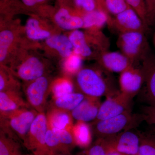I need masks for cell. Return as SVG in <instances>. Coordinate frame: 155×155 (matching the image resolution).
Returning <instances> with one entry per match:
<instances>
[{
	"instance_id": "obj_9",
	"label": "cell",
	"mask_w": 155,
	"mask_h": 155,
	"mask_svg": "<svg viewBox=\"0 0 155 155\" xmlns=\"http://www.w3.org/2000/svg\"><path fill=\"white\" fill-rule=\"evenodd\" d=\"M120 91L131 99L140 91L144 82L142 66L140 68L133 65L120 73Z\"/></svg>"
},
{
	"instance_id": "obj_27",
	"label": "cell",
	"mask_w": 155,
	"mask_h": 155,
	"mask_svg": "<svg viewBox=\"0 0 155 155\" xmlns=\"http://www.w3.org/2000/svg\"><path fill=\"white\" fill-rule=\"evenodd\" d=\"M45 140L47 147L50 152L71 155V152L62 144L48 125Z\"/></svg>"
},
{
	"instance_id": "obj_25",
	"label": "cell",
	"mask_w": 155,
	"mask_h": 155,
	"mask_svg": "<svg viewBox=\"0 0 155 155\" xmlns=\"http://www.w3.org/2000/svg\"><path fill=\"white\" fill-rule=\"evenodd\" d=\"M19 141L0 131V155H22Z\"/></svg>"
},
{
	"instance_id": "obj_11",
	"label": "cell",
	"mask_w": 155,
	"mask_h": 155,
	"mask_svg": "<svg viewBox=\"0 0 155 155\" xmlns=\"http://www.w3.org/2000/svg\"><path fill=\"white\" fill-rule=\"evenodd\" d=\"M45 72L43 63L37 57H31L19 64L15 73L17 77L28 82L44 76Z\"/></svg>"
},
{
	"instance_id": "obj_30",
	"label": "cell",
	"mask_w": 155,
	"mask_h": 155,
	"mask_svg": "<svg viewBox=\"0 0 155 155\" xmlns=\"http://www.w3.org/2000/svg\"><path fill=\"white\" fill-rule=\"evenodd\" d=\"M108 148L104 139H97L93 143L77 155H108Z\"/></svg>"
},
{
	"instance_id": "obj_40",
	"label": "cell",
	"mask_w": 155,
	"mask_h": 155,
	"mask_svg": "<svg viewBox=\"0 0 155 155\" xmlns=\"http://www.w3.org/2000/svg\"><path fill=\"white\" fill-rule=\"evenodd\" d=\"M32 1L37 4L38 5H40L44 4L47 1V0H32Z\"/></svg>"
},
{
	"instance_id": "obj_15",
	"label": "cell",
	"mask_w": 155,
	"mask_h": 155,
	"mask_svg": "<svg viewBox=\"0 0 155 155\" xmlns=\"http://www.w3.org/2000/svg\"><path fill=\"white\" fill-rule=\"evenodd\" d=\"M30 107L27 101L23 99L21 92L11 91L0 92V116Z\"/></svg>"
},
{
	"instance_id": "obj_17",
	"label": "cell",
	"mask_w": 155,
	"mask_h": 155,
	"mask_svg": "<svg viewBox=\"0 0 155 155\" xmlns=\"http://www.w3.org/2000/svg\"><path fill=\"white\" fill-rule=\"evenodd\" d=\"M48 125L53 128L71 130L73 127L71 112L54 108H48L46 114Z\"/></svg>"
},
{
	"instance_id": "obj_5",
	"label": "cell",
	"mask_w": 155,
	"mask_h": 155,
	"mask_svg": "<svg viewBox=\"0 0 155 155\" xmlns=\"http://www.w3.org/2000/svg\"><path fill=\"white\" fill-rule=\"evenodd\" d=\"M48 129L46 115L38 113L33 121L23 144L34 155L49 151L46 143V135Z\"/></svg>"
},
{
	"instance_id": "obj_12",
	"label": "cell",
	"mask_w": 155,
	"mask_h": 155,
	"mask_svg": "<svg viewBox=\"0 0 155 155\" xmlns=\"http://www.w3.org/2000/svg\"><path fill=\"white\" fill-rule=\"evenodd\" d=\"M54 15V20L61 28L73 31L84 27L83 19L75 10L72 11L69 7L62 5Z\"/></svg>"
},
{
	"instance_id": "obj_32",
	"label": "cell",
	"mask_w": 155,
	"mask_h": 155,
	"mask_svg": "<svg viewBox=\"0 0 155 155\" xmlns=\"http://www.w3.org/2000/svg\"><path fill=\"white\" fill-rule=\"evenodd\" d=\"M73 3L75 11L80 14L99 9L96 0H73Z\"/></svg>"
},
{
	"instance_id": "obj_37",
	"label": "cell",
	"mask_w": 155,
	"mask_h": 155,
	"mask_svg": "<svg viewBox=\"0 0 155 155\" xmlns=\"http://www.w3.org/2000/svg\"><path fill=\"white\" fill-rule=\"evenodd\" d=\"M96 1L97 3L99 9L100 10H102V11H105L106 13L109 14L107 11V8H106L105 0H96Z\"/></svg>"
},
{
	"instance_id": "obj_19",
	"label": "cell",
	"mask_w": 155,
	"mask_h": 155,
	"mask_svg": "<svg viewBox=\"0 0 155 155\" xmlns=\"http://www.w3.org/2000/svg\"><path fill=\"white\" fill-rule=\"evenodd\" d=\"M83 19L84 27L91 31H100L106 23L110 24L112 18L105 11L97 9L81 14Z\"/></svg>"
},
{
	"instance_id": "obj_16",
	"label": "cell",
	"mask_w": 155,
	"mask_h": 155,
	"mask_svg": "<svg viewBox=\"0 0 155 155\" xmlns=\"http://www.w3.org/2000/svg\"><path fill=\"white\" fill-rule=\"evenodd\" d=\"M143 62L144 97L149 105L155 106V59L146 57Z\"/></svg>"
},
{
	"instance_id": "obj_35",
	"label": "cell",
	"mask_w": 155,
	"mask_h": 155,
	"mask_svg": "<svg viewBox=\"0 0 155 155\" xmlns=\"http://www.w3.org/2000/svg\"><path fill=\"white\" fill-rule=\"evenodd\" d=\"M144 121L149 125H155V106L149 105L144 107L143 114Z\"/></svg>"
},
{
	"instance_id": "obj_21",
	"label": "cell",
	"mask_w": 155,
	"mask_h": 155,
	"mask_svg": "<svg viewBox=\"0 0 155 155\" xmlns=\"http://www.w3.org/2000/svg\"><path fill=\"white\" fill-rule=\"evenodd\" d=\"M49 47L56 50L62 58H67L73 53V48L69 37L64 35H51L45 40Z\"/></svg>"
},
{
	"instance_id": "obj_14",
	"label": "cell",
	"mask_w": 155,
	"mask_h": 155,
	"mask_svg": "<svg viewBox=\"0 0 155 155\" xmlns=\"http://www.w3.org/2000/svg\"><path fill=\"white\" fill-rule=\"evenodd\" d=\"M102 68L109 72H121L133 65L134 62L122 53L105 52L99 58Z\"/></svg>"
},
{
	"instance_id": "obj_13",
	"label": "cell",
	"mask_w": 155,
	"mask_h": 155,
	"mask_svg": "<svg viewBox=\"0 0 155 155\" xmlns=\"http://www.w3.org/2000/svg\"><path fill=\"white\" fill-rule=\"evenodd\" d=\"M101 104L99 98L85 96V98L71 112L77 121L87 122L96 119Z\"/></svg>"
},
{
	"instance_id": "obj_6",
	"label": "cell",
	"mask_w": 155,
	"mask_h": 155,
	"mask_svg": "<svg viewBox=\"0 0 155 155\" xmlns=\"http://www.w3.org/2000/svg\"><path fill=\"white\" fill-rule=\"evenodd\" d=\"M51 85L48 78L44 75L28 82L24 88L27 102L38 113H44L47 109Z\"/></svg>"
},
{
	"instance_id": "obj_39",
	"label": "cell",
	"mask_w": 155,
	"mask_h": 155,
	"mask_svg": "<svg viewBox=\"0 0 155 155\" xmlns=\"http://www.w3.org/2000/svg\"><path fill=\"white\" fill-rule=\"evenodd\" d=\"M35 155H71L65 154L63 153H54L50 152V151L48 152L43 153Z\"/></svg>"
},
{
	"instance_id": "obj_33",
	"label": "cell",
	"mask_w": 155,
	"mask_h": 155,
	"mask_svg": "<svg viewBox=\"0 0 155 155\" xmlns=\"http://www.w3.org/2000/svg\"><path fill=\"white\" fill-rule=\"evenodd\" d=\"M105 5L109 14L118 15L130 7L125 0H105Z\"/></svg>"
},
{
	"instance_id": "obj_20",
	"label": "cell",
	"mask_w": 155,
	"mask_h": 155,
	"mask_svg": "<svg viewBox=\"0 0 155 155\" xmlns=\"http://www.w3.org/2000/svg\"><path fill=\"white\" fill-rule=\"evenodd\" d=\"M85 97V96L80 92H74L63 96L52 98L48 108H57L71 112Z\"/></svg>"
},
{
	"instance_id": "obj_38",
	"label": "cell",
	"mask_w": 155,
	"mask_h": 155,
	"mask_svg": "<svg viewBox=\"0 0 155 155\" xmlns=\"http://www.w3.org/2000/svg\"><path fill=\"white\" fill-rule=\"evenodd\" d=\"M108 155H126L124 154L118 152L116 151L113 150L109 149H108Z\"/></svg>"
},
{
	"instance_id": "obj_3",
	"label": "cell",
	"mask_w": 155,
	"mask_h": 155,
	"mask_svg": "<svg viewBox=\"0 0 155 155\" xmlns=\"http://www.w3.org/2000/svg\"><path fill=\"white\" fill-rule=\"evenodd\" d=\"M38 114L37 111L30 107L0 116L1 130L23 144Z\"/></svg>"
},
{
	"instance_id": "obj_23",
	"label": "cell",
	"mask_w": 155,
	"mask_h": 155,
	"mask_svg": "<svg viewBox=\"0 0 155 155\" xmlns=\"http://www.w3.org/2000/svg\"><path fill=\"white\" fill-rule=\"evenodd\" d=\"M25 31L28 38L32 40H46L51 35L49 31L41 28L39 21L35 17H31L26 21Z\"/></svg>"
},
{
	"instance_id": "obj_22",
	"label": "cell",
	"mask_w": 155,
	"mask_h": 155,
	"mask_svg": "<svg viewBox=\"0 0 155 155\" xmlns=\"http://www.w3.org/2000/svg\"><path fill=\"white\" fill-rule=\"evenodd\" d=\"M72 132L77 146L85 149L91 144L92 130L86 122L77 121L72 127Z\"/></svg>"
},
{
	"instance_id": "obj_8",
	"label": "cell",
	"mask_w": 155,
	"mask_h": 155,
	"mask_svg": "<svg viewBox=\"0 0 155 155\" xmlns=\"http://www.w3.org/2000/svg\"><path fill=\"white\" fill-rule=\"evenodd\" d=\"M132 100L120 91L107 97L105 101L101 104L98 114L94 121L104 120L127 111H131Z\"/></svg>"
},
{
	"instance_id": "obj_42",
	"label": "cell",
	"mask_w": 155,
	"mask_h": 155,
	"mask_svg": "<svg viewBox=\"0 0 155 155\" xmlns=\"http://www.w3.org/2000/svg\"><path fill=\"white\" fill-rule=\"evenodd\" d=\"M22 155H34L33 154H23Z\"/></svg>"
},
{
	"instance_id": "obj_24",
	"label": "cell",
	"mask_w": 155,
	"mask_h": 155,
	"mask_svg": "<svg viewBox=\"0 0 155 155\" xmlns=\"http://www.w3.org/2000/svg\"><path fill=\"white\" fill-rule=\"evenodd\" d=\"M138 132L140 137L138 155H155V128Z\"/></svg>"
},
{
	"instance_id": "obj_43",
	"label": "cell",
	"mask_w": 155,
	"mask_h": 155,
	"mask_svg": "<svg viewBox=\"0 0 155 155\" xmlns=\"http://www.w3.org/2000/svg\"><path fill=\"white\" fill-rule=\"evenodd\" d=\"M155 14V11L153 15V16H154Z\"/></svg>"
},
{
	"instance_id": "obj_31",
	"label": "cell",
	"mask_w": 155,
	"mask_h": 155,
	"mask_svg": "<svg viewBox=\"0 0 155 155\" xmlns=\"http://www.w3.org/2000/svg\"><path fill=\"white\" fill-rule=\"evenodd\" d=\"M82 64V57L73 52L71 56L66 58L64 61V70L70 75L77 74L81 69Z\"/></svg>"
},
{
	"instance_id": "obj_29",
	"label": "cell",
	"mask_w": 155,
	"mask_h": 155,
	"mask_svg": "<svg viewBox=\"0 0 155 155\" xmlns=\"http://www.w3.org/2000/svg\"><path fill=\"white\" fill-rule=\"evenodd\" d=\"M14 41V34L11 30L5 29L0 33V62L4 63Z\"/></svg>"
},
{
	"instance_id": "obj_1",
	"label": "cell",
	"mask_w": 155,
	"mask_h": 155,
	"mask_svg": "<svg viewBox=\"0 0 155 155\" xmlns=\"http://www.w3.org/2000/svg\"><path fill=\"white\" fill-rule=\"evenodd\" d=\"M108 71L85 68L76 74V84L80 92L85 96L100 98L110 96L119 91L114 86Z\"/></svg>"
},
{
	"instance_id": "obj_34",
	"label": "cell",
	"mask_w": 155,
	"mask_h": 155,
	"mask_svg": "<svg viewBox=\"0 0 155 155\" xmlns=\"http://www.w3.org/2000/svg\"><path fill=\"white\" fill-rule=\"evenodd\" d=\"M127 4L137 13L147 26L148 22L147 15L145 0H125Z\"/></svg>"
},
{
	"instance_id": "obj_36",
	"label": "cell",
	"mask_w": 155,
	"mask_h": 155,
	"mask_svg": "<svg viewBox=\"0 0 155 155\" xmlns=\"http://www.w3.org/2000/svg\"><path fill=\"white\" fill-rule=\"evenodd\" d=\"M148 21V18L153 17L155 11V0H145Z\"/></svg>"
},
{
	"instance_id": "obj_41",
	"label": "cell",
	"mask_w": 155,
	"mask_h": 155,
	"mask_svg": "<svg viewBox=\"0 0 155 155\" xmlns=\"http://www.w3.org/2000/svg\"><path fill=\"white\" fill-rule=\"evenodd\" d=\"M58 1H60V2H61V3L62 5L67 6L66 5L67 4V3H68L67 2H68L69 0H58Z\"/></svg>"
},
{
	"instance_id": "obj_4",
	"label": "cell",
	"mask_w": 155,
	"mask_h": 155,
	"mask_svg": "<svg viewBox=\"0 0 155 155\" xmlns=\"http://www.w3.org/2000/svg\"><path fill=\"white\" fill-rule=\"evenodd\" d=\"M117 45L122 54L134 63L147 57V44L144 33L130 32L120 33Z\"/></svg>"
},
{
	"instance_id": "obj_2",
	"label": "cell",
	"mask_w": 155,
	"mask_h": 155,
	"mask_svg": "<svg viewBox=\"0 0 155 155\" xmlns=\"http://www.w3.org/2000/svg\"><path fill=\"white\" fill-rule=\"evenodd\" d=\"M144 121L142 114H133L131 111H127L109 119L93 121L91 127L97 138H104L132 130Z\"/></svg>"
},
{
	"instance_id": "obj_26",
	"label": "cell",
	"mask_w": 155,
	"mask_h": 155,
	"mask_svg": "<svg viewBox=\"0 0 155 155\" xmlns=\"http://www.w3.org/2000/svg\"><path fill=\"white\" fill-rule=\"evenodd\" d=\"M74 90L73 83L68 78H58L51 84V93L52 95V98L74 92Z\"/></svg>"
},
{
	"instance_id": "obj_10",
	"label": "cell",
	"mask_w": 155,
	"mask_h": 155,
	"mask_svg": "<svg viewBox=\"0 0 155 155\" xmlns=\"http://www.w3.org/2000/svg\"><path fill=\"white\" fill-rule=\"evenodd\" d=\"M110 25H114L120 33L130 32L144 33L147 26L137 13L130 7L111 20Z\"/></svg>"
},
{
	"instance_id": "obj_7",
	"label": "cell",
	"mask_w": 155,
	"mask_h": 155,
	"mask_svg": "<svg viewBox=\"0 0 155 155\" xmlns=\"http://www.w3.org/2000/svg\"><path fill=\"white\" fill-rule=\"evenodd\" d=\"M132 130L104 138L108 149L126 155H138L140 137L138 131Z\"/></svg>"
},
{
	"instance_id": "obj_18",
	"label": "cell",
	"mask_w": 155,
	"mask_h": 155,
	"mask_svg": "<svg viewBox=\"0 0 155 155\" xmlns=\"http://www.w3.org/2000/svg\"><path fill=\"white\" fill-rule=\"evenodd\" d=\"M69 38L73 48V52L82 58H87L93 54V50L89 44L87 35L79 29L72 31Z\"/></svg>"
},
{
	"instance_id": "obj_28",
	"label": "cell",
	"mask_w": 155,
	"mask_h": 155,
	"mask_svg": "<svg viewBox=\"0 0 155 155\" xmlns=\"http://www.w3.org/2000/svg\"><path fill=\"white\" fill-rule=\"evenodd\" d=\"M19 84L14 78L11 72L1 67L0 73V92L3 91H20Z\"/></svg>"
}]
</instances>
